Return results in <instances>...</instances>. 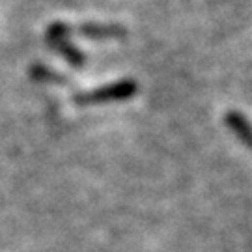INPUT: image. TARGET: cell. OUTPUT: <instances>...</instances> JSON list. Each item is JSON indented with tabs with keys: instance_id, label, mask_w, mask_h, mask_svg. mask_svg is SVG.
<instances>
[{
	"instance_id": "1",
	"label": "cell",
	"mask_w": 252,
	"mask_h": 252,
	"mask_svg": "<svg viewBox=\"0 0 252 252\" xmlns=\"http://www.w3.org/2000/svg\"><path fill=\"white\" fill-rule=\"evenodd\" d=\"M138 90V84L131 79L112 82L107 86H101L90 92H81L77 95H73V103L88 107V105H103V103H112V101H126L131 99Z\"/></svg>"
},
{
	"instance_id": "2",
	"label": "cell",
	"mask_w": 252,
	"mask_h": 252,
	"mask_svg": "<svg viewBox=\"0 0 252 252\" xmlns=\"http://www.w3.org/2000/svg\"><path fill=\"white\" fill-rule=\"evenodd\" d=\"M69 34H71V27L65 25V23H53L45 34V39L49 41V45L53 47V51H56L58 54H62L65 58V62L73 65V67H79L81 69L86 58L84 54L73 45L69 41Z\"/></svg>"
},
{
	"instance_id": "3",
	"label": "cell",
	"mask_w": 252,
	"mask_h": 252,
	"mask_svg": "<svg viewBox=\"0 0 252 252\" xmlns=\"http://www.w3.org/2000/svg\"><path fill=\"white\" fill-rule=\"evenodd\" d=\"M224 122H226V126H228V129H230L245 146H249L252 150V124L251 122H249L241 112H237V110L228 112L224 116Z\"/></svg>"
},
{
	"instance_id": "4",
	"label": "cell",
	"mask_w": 252,
	"mask_h": 252,
	"mask_svg": "<svg viewBox=\"0 0 252 252\" xmlns=\"http://www.w3.org/2000/svg\"><path fill=\"white\" fill-rule=\"evenodd\" d=\"M79 34L90 39H112V37H124L126 30L118 25H97V23H84L79 27Z\"/></svg>"
},
{
	"instance_id": "5",
	"label": "cell",
	"mask_w": 252,
	"mask_h": 252,
	"mask_svg": "<svg viewBox=\"0 0 252 252\" xmlns=\"http://www.w3.org/2000/svg\"><path fill=\"white\" fill-rule=\"evenodd\" d=\"M30 75H32L34 79H37V81L65 82V81H63V77H60V75H56V73H53L51 69H47V67H43V65H34V67L30 69Z\"/></svg>"
}]
</instances>
